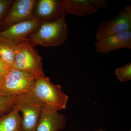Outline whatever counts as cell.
Returning a JSON list of instances; mask_svg holds the SVG:
<instances>
[{
	"label": "cell",
	"mask_w": 131,
	"mask_h": 131,
	"mask_svg": "<svg viewBox=\"0 0 131 131\" xmlns=\"http://www.w3.org/2000/svg\"><path fill=\"white\" fill-rule=\"evenodd\" d=\"M15 56V46L11 45L0 42V59L12 68Z\"/></svg>",
	"instance_id": "14"
},
{
	"label": "cell",
	"mask_w": 131,
	"mask_h": 131,
	"mask_svg": "<svg viewBox=\"0 0 131 131\" xmlns=\"http://www.w3.org/2000/svg\"><path fill=\"white\" fill-rule=\"evenodd\" d=\"M42 20L36 18L14 24L0 31V42L12 46L28 41L31 34L39 27Z\"/></svg>",
	"instance_id": "6"
},
{
	"label": "cell",
	"mask_w": 131,
	"mask_h": 131,
	"mask_svg": "<svg viewBox=\"0 0 131 131\" xmlns=\"http://www.w3.org/2000/svg\"><path fill=\"white\" fill-rule=\"evenodd\" d=\"M29 92L43 106L58 111L67 107L69 96L63 91L61 85L52 83L45 75L35 78Z\"/></svg>",
	"instance_id": "1"
},
{
	"label": "cell",
	"mask_w": 131,
	"mask_h": 131,
	"mask_svg": "<svg viewBox=\"0 0 131 131\" xmlns=\"http://www.w3.org/2000/svg\"><path fill=\"white\" fill-rule=\"evenodd\" d=\"M0 131H23L21 115L15 106L0 117Z\"/></svg>",
	"instance_id": "13"
},
{
	"label": "cell",
	"mask_w": 131,
	"mask_h": 131,
	"mask_svg": "<svg viewBox=\"0 0 131 131\" xmlns=\"http://www.w3.org/2000/svg\"><path fill=\"white\" fill-rule=\"evenodd\" d=\"M63 2L64 0L37 1L34 16L42 21L56 20L63 14H65L64 13Z\"/></svg>",
	"instance_id": "12"
},
{
	"label": "cell",
	"mask_w": 131,
	"mask_h": 131,
	"mask_svg": "<svg viewBox=\"0 0 131 131\" xmlns=\"http://www.w3.org/2000/svg\"><path fill=\"white\" fill-rule=\"evenodd\" d=\"M52 108L43 106L36 131H59L65 127L66 118L64 115Z\"/></svg>",
	"instance_id": "11"
},
{
	"label": "cell",
	"mask_w": 131,
	"mask_h": 131,
	"mask_svg": "<svg viewBox=\"0 0 131 131\" xmlns=\"http://www.w3.org/2000/svg\"><path fill=\"white\" fill-rule=\"evenodd\" d=\"M13 106L21 113L23 131H36L42 104L29 91L15 96Z\"/></svg>",
	"instance_id": "4"
},
{
	"label": "cell",
	"mask_w": 131,
	"mask_h": 131,
	"mask_svg": "<svg viewBox=\"0 0 131 131\" xmlns=\"http://www.w3.org/2000/svg\"><path fill=\"white\" fill-rule=\"evenodd\" d=\"M13 1L12 0H0V22L5 16Z\"/></svg>",
	"instance_id": "17"
},
{
	"label": "cell",
	"mask_w": 131,
	"mask_h": 131,
	"mask_svg": "<svg viewBox=\"0 0 131 131\" xmlns=\"http://www.w3.org/2000/svg\"><path fill=\"white\" fill-rule=\"evenodd\" d=\"M98 53L107 54L121 48L131 49V30L110 35L98 40L94 44Z\"/></svg>",
	"instance_id": "10"
},
{
	"label": "cell",
	"mask_w": 131,
	"mask_h": 131,
	"mask_svg": "<svg viewBox=\"0 0 131 131\" xmlns=\"http://www.w3.org/2000/svg\"><path fill=\"white\" fill-rule=\"evenodd\" d=\"M36 1L35 0H17L13 2L4 19L3 26L5 29L34 18Z\"/></svg>",
	"instance_id": "8"
},
{
	"label": "cell",
	"mask_w": 131,
	"mask_h": 131,
	"mask_svg": "<svg viewBox=\"0 0 131 131\" xmlns=\"http://www.w3.org/2000/svg\"><path fill=\"white\" fill-rule=\"evenodd\" d=\"M95 131H107L105 129H102V128H100V129H96Z\"/></svg>",
	"instance_id": "19"
},
{
	"label": "cell",
	"mask_w": 131,
	"mask_h": 131,
	"mask_svg": "<svg viewBox=\"0 0 131 131\" xmlns=\"http://www.w3.org/2000/svg\"><path fill=\"white\" fill-rule=\"evenodd\" d=\"M11 68L0 59V80Z\"/></svg>",
	"instance_id": "18"
},
{
	"label": "cell",
	"mask_w": 131,
	"mask_h": 131,
	"mask_svg": "<svg viewBox=\"0 0 131 131\" xmlns=\"http://www.w3.org/2000/svg\"><path fill=\"white\" fill-rule=\"evenodd\" d=\"M35 77L11 68L0 80V94L15 96L30 91Z\"/></svg>",
	"instance_id": "5"
},
{
	"label": "cell",
	"mask_w": 131,
	"mask_h": 131,
	"mask_svg": "<svg viewBox=\"0 0 131 131\" xmlns=\"http://www.w3.org/2000/svg\"><path fill=\"white\" fill-rule=\"evenodd\" d=\"M105 0H64V13L79 16H84L96 13L105 7Z\"/></svg>",
	"instance_id": "9"
},
{
	"label": "cell",
	"mask_w": 131,
	"mask_h": 131,
	"mask_svg": "<svg viewBox=\"0 0 131 131\" xmlns=\"http://www.w3.org/2000/svg\"><path fill=\"white\" fill-rule=\"evenodd\" d=\"M15 97L0 94V117L12 110Z\"/></svg>",
	"instance_id": "15"
},
{
	"label": "cell",
	"mask_w": 131,
	"mask_h": 131,
	"mask_svg": "<svg viewBox=\"0 0 131 131\" xmlns=\"http://www.w3.org/2000/svg\"><path fill=\"white\" fill-rule=\"evenodd\" d=\"M15 56L12 68L25 71L38 77L45 75L42 58L28 41L15 46Z\"/></svg>",
	"instance_id": "3"
},
{
	"label": "cell",
	"mask_w": 131,
	"mask_h": 131,
	"mask_svg": "<svg viewBox=\"0 0 131 131\" xmlns=\"http://www.w3.org/2000/svg\"><path fill=\"white\" fill-rule=\"evenodd\" d=\"M115 75L117 78L122 82L129 81L131 80V63H129L117 68Z\"/></svg>",
	"instance_id": "16"
},
{
	"label": "cell",
	"mask_w": 131,
	"mask_h": 131,
	"mask_svg": "<svg viewBox=\"0 0 131 131\" xmlns=\"http://www.w3.org/2000/svg\"><path fill=\"white\" fill-rule=\"evenodd\" d=\"M66 15L50 21H43L37 29L31 34L28 41L35 47L37 45L57 46L66 40L68 34L65 20Z\"/></svg>",
	"instance_id": "2"
},
{
	"label": "cell",
	"mask_w": 131,
	"mask_h": 131,
	"mask_svg": "<svg viewBox=\"0 0 131 131\" xmlns=\"http://www.w3.org/2000/svg\"><path fill=\"white\" fill-rule=\"evenodd\" d=\"M131 30V7H126L118 14L98 26L96 32L97 40L110 35Z\"/></svg>",
	"instance_id": "7"
}]
</instances>
